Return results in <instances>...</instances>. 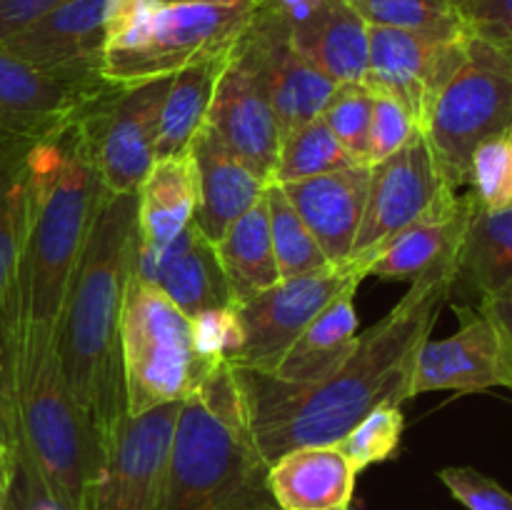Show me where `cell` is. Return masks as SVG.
Returning <instances> with one entry per match:
<instances>
[{
    "label": "cell",
    "instance_id": "30bf717a",
    "mask_svg": "<svg viewBox=\"0 0 512 510\" xmlns=\"http://www.w3.org/2000/svg\"><path fill=\"white\" fill-rule=\"evenodd\" d=\"M458 203L460 195L440 175L428 138L423 130H415L403 148L370 165L368 200L355 235L353 258H365L370 268V255L400 230L425 215L453 210Z\"/></svg>",
    "mask_w": 512,
    "mask_h": 510
},
{
    "label": "cell",
    "instance_id": "f6af8a7d",
    "mask_svg": "<svg viewBox=\"0 0 512 510\" xmlns=\"http://www.w3.org/2000/svg\"><path fill=\"white\" fill-rule=\"evenodd\" d=\"M15 473V450L0 443V488H10Z\"/></svg>",
    "mask_w": 512,
    "mask_h": 510
},
{
    "label": "cell",
    "instance_id": "4316f807",
    "mask_svg": "<svg viewBox=\"0 0 512 510\" xmlns=\"http://www.w3.org/2000/svg\"><path fill=\"white\" fill-rule=\"evenodd\" d=\"M470 195V193H468ZM473 200V195H470ZM512 288V208L483 210L473 200L468 230L458 260L453 293L468 298L503 293Z\"/></svg>",
    "mask_w": 512,
    "mask_h": 510
},
{
    "label": "cell",
    "instance_id": "836d02e7",
    "mask_svg": "<svg viewBox=\"0 0 512 510\" xmlns=\"http://www.w3.org/2000/svg\"><path fill=\"white\" fill-rule=\"evenodd\" d=\"M405 418L400 405H380L373 413L365 415L343 440H338V450L345 455L355 475L363 473L370 465L385 463L395 458L403 440Z\"/></svg>",
    "mask_w": 512,
    "mask_h": 510
},
{
    "label": "cell",
    "instance_id": "ffe728a7",
    "mask_svg": "<svg viewBox=\"0 0 512 510\" xmlns=\"http://www.w3.org/2000/svg\"><path fill=\"white\" fill-rule=\"evenodd\" d=\"M145 283L158 285L190 320L208 310L235 305L213 240L193 223L148 265H133Z\"/></svg>",
    "mask_w": 512,
    "mask_h": 510
},
{
    "label": "cell",
    "instance_id": "d6986e66",
    "mask_svg": "<svg viewBox=\"0 0 512 510\" xmlns=\"http://www.w3.org/2000/svg\"><path fill=\"white\" fill-rule=\"evenodd\" d=\"M368 185L370 165H350L283 185L285 195L318 240L330 265H343L353 258L355 235L363 223L368 200Z\"/></svg>",
    "mask_w": 512,
    "mask_h": 510
},
{
    "label": "cell",
    "instance_id": "4fadbf2b",
    "mask_svg": "<svg viewBox=\"0 0 512 510\" xmlns=\"http://www.w3.org/2000/svg\"><path fill=\"white\" fill-rule=\"evenodd\" d=\"M170 78L113 88L83 115L95 168L108 193H138L155 163V138Z\"/></svg>",
    "mask_w": 512,
    "mask_h": 510
},
{
    "label": "cell",
    "instance_id": "484cf974",
    "mask_svg": "<svg viewBox=\"0 0 512 510\" xmlns=\"http://www.w3.org/2000/svg\"><path fill=\"white\" fill-rule=\"evenodd\" d=\"M355 290L358 285H348L338 298L330 300L268 375L288 383H315L333 373L358 343Z\"/></svg>",
    "mask_w": 512,
    "mask_h": 510
},
{
    "label": "cell",
    "instance_id": "9c48e42d",
    "mask_svg": "<svg viewBox=\"0 0 512 510\" xmlns=\"http://www.w3.org/2000/svg\"><path fill=\"white\" fill-rule=\"evenodd\" d=\"M363 278H368V260L350 258L343 265H328L300 278L280 280L248 303L238 305L243 345L230 365L273 373L310 320L348 285H360Z\"/></svg>",
    "mask_w": 512,
    "mask_h": 510
},
{
    "label": "cell",
    "instance_id": "6da1fadb",
    "mask_svg": "<svg viewBox=\"0 0 512 510\" xmlns=\"http://www.w3.org/2000/svg\"><path fill=\"white\" fill-rule=\"evenodd\" d=\"M458 260L460 255L443 260L410 280L403 300L358 335L353 353L315 383L233 368L265 463L303 445H335L375 408L410 398L415 360L453 295Z\"/></svg>",
    "mask_w": 512,
    "mask_h": 510
},
{
    "label": "cell",
    "instance_id": "8fae6325",
    "mask_svg": "<svg viewBox=\"0 0 512 510\" xmlns=\"http://www.w3.org/2000/svg\"><path fill=\"white\" fill-rule=\"evenodd\" d=\"M183 400L125 415L105 445L83 510H158Z\"/></svg>",
    "mask_w": 512,
    "mask_h": 510
},
{
    "label": "cell",
    "instance_id": "5b68a950",
    "mask_svg": "<svg viewBox=\"0 0 512 510\" xmlns=\"http://www.w3.org/2000/svg\"><path fill=\"white\" fill-rule=\"evenodd\" d=\"M3 358L15 410V455L28 460L65 508L83 510L103 455L63 380L55 330L18 318L13 305Z\"/></svg>",
    "mask_w": 512,
    "mask_h": 510
},
{
    "label": "cell",
    "instance_id": "d4e9b609",
    "mask_svg": "<svg viewBox=\"0 0 512 510\" xmlns=\"http://www.w3.org/2000/svg\"><path fill=\"white\" fill-rule=\"evenodd\" d=\"M470 195H460L453 210L425 215L415 220L395 238H390L375 255H370L368 275L388 280H415L425 270L435 268L448 258H458L468 230Z\"/></svg>",
    "mask_w": 512,
    "mask_h": 510
},
{
    "label": "cell",
    "instance_id": "f1b7e54d",
    "mask_svg": "<svg viewBox=\"0 0 512 510\" xmlns=\"http://www.w3.org/2000/svg\"><path fill=\"white\" fill-rule=\"evenodd\" d=\"M230 58H233V50L218 55V58L188 65L173 75L163 108H160L155 160L170 158L188 148L193 135L205 123L210 100H213L220 75L228 68Z\"/></svg>",
    "mask_w": 512,
    "mask_h": 510
},
{
    "label": "cell",
    "instance_id": "7dc6e473",
    "mask_svg": "<svg viewBox=\"0 0 512 510\" xmlns=\"http://www.w3.org/2000/svg\"><path fill=\"white\" fill-rule=\"evenodd\" d=\"M345 510H358V508H353V505H350V508H345Z\"/></svg>",
    "mask_w": 512,
    "mask_h": 510
},
{
    "label": "cell",
    "instance_id": "ba28073f",
    "mask_svg": "<svg viewBox=\"0 0 512 510\" xmlns=\"http://www.w3.org/2000/svg\"><path fill=\"white\" fill-rule=\"evenodd\" d=\"M440 175L458 193L485 140L512 133V65L470 35L468 58L433 100L423 128Z\"/></svg>",
    "mask_w": 512,
    "mask_h": 510
},
{
    "label": "cell",
    "instance_id": "83f0119b",
    "mask_svg": "<svg viewBox=\"0 0 512 510\" xmlns=\"http://www.w3.org/2000/svg\"><path fill=\"white\" fill-rule=\"evenodd\" d=\"M215 253L223 265L235 305L248 303L258 293L280 283L265 200L255 203L243 218L225 230L223 238L215 243Z\"/></svg>",
    "mask_w": 512,
    "mask_h": 510
},
{
    "label": "cell",
    "instance_id": "277c9868",
    "mask_svg": "<svg viewBox=\"0 0 512 510\" xmlns=\"http://www.w3.org/2000/svg\"><path fill=\"white\" fill-rule=\"evenodd\" d=\"M248 425L233 365L183 400L158 510H280Z\"/></svg>",
    "mask_w": 512,
    "mask_h": 510
},
{
    "label": "cell",
    "instance_id": "60d3db41",
    "mask_svg": "<svg viewBox=\"0 0 512 510\" xmlns=\"http://www.w3.org/2000/svg\"><path fill=\"white\" fill-rule=\"evenodd\" d=\"M8 510H68L38 478L30 463L15 455V473L8 493Z\"/></svg>",
    "mask_w": 512,
    "mask_h": 510
},
{
    "label": "cell",
    "instance_id": "ee69618b",
    "mask_svg": "<svg viewBox=\"0 0 512 510\" xmlns=\"http://www.w3.org/2000/svg\"><path fill=\"white\" fill-rule=\"evenodd\" d=\"M478 308L500 325V330L512 345V288L503 290V293L485 295V298L478 300Z\"/></svg>",
    "mask_w": 512,
    "mask_h": 510
},
{
    "label": "cell",
    "instance_id": "f546056e",
    "mask_svg": "<svg viewBox=\"0 0 512 510\" xmlns=\"http://www.w3.org/2000/svg\"><path fill=\"white\" fill-rule=\"evenodd\" d=\"M28 153L30 150H0V335L13 315L28 223Z\"/></svg>",
    "mask_w": 512,
    "mask_h": 510
},
{
    "label": "cell",
    "instance_id": "7a4b0ae2",
    "mask_svg": "<svg viewBox=\"0 0 512 510\" xmlns=\"http://www.w3.org/2000/svg\"><path fill=\"white\" fill-rule=\"evenodd\" d=\"M135 250L138 193L103 188L55 328L63 380L100 455L128 415L120 310Z\"/></svg>",
    "mask_w": 512,
    "mask_h": 510
},
{
    "label": "cell",
    "instance_id": "ab89813d",
    "mask_svg": "<svg viewBox=\"0 0 512 510\" xmlns=\"http://www.w3.org/2000/svg\"><path fill=\"white\" fill-rule=\"evenodd\" d=\"M445 488L465 510H512V493L498 480L468 465H453L438 473Z\"/></svg>",
    "mask_w": 512,
    "mask_h": 510
},
{
    "label": "cell",
    "instance_id": "52a82bcc",
    "mask_svg": "<svg viewBox=\"0 0 512 510\" xmlns=\"http://www.w3.org/2000/svg\"><path fill=\"white\" fill-rule=\"evenodd\" d=\"M120 355L128 415L190 398L218 368L200 358L188 315L135 270L120 310Z\"/></svg>",
    "mask_w": 512,
    "mask_h": 510
},
{
    "label": "cell",
    "instance_id": "7c38bea8",
    "mask_svg": "<svg viewBox=\"0 0 512 510\" xmlns=\"http://www.w3.org/2000/svg\"><path fill=\"white\" fill-rule=\"evenodd\" d=\"M113 85L38 68L0 45V150H30L53 140Z\"/></svg>",
    "mask_w": 512,
    "mask_h": 510
},
{
    "label": "cell",
    "instance_id": "cb8c5ba5",
    "mask_svg": "<svg viewBox=\"0 0 512 510\" xmlns=\"http://www.w3.org/2000/svg\"><path fill=\"white\" fill-rule=\"evenodd\" d=\"M290 43L335 83H363L368 70V23L345 0H320L303 23L290 28Z\"/></svg>",
    "mask_w": 512,
    "mask_h": 510
},
{
    "label": "cell",
    "instance_id": "c3c4849f",
    "mask_svg": "<svg viewBox=\"0 0 512 510\" xmlns=\"http://www.w3.org/2000/svg\"><path fill=\"white\" fill-rule=\"evenodd\" d=\"M455 3H458V0H455Z\"/></svg>",
    "mask_w": 512,
    "mask_h": 510
},
{
    "label": "cell",
    "instance_id": "5bb4252c",
    "mask_svg": "<svg viewBox=\"0 0 512 510\" xmlns=\"http://www.w3.org/2000/svg\"><path fill=\"white\" fill-rule=\"evenodd\" d=\"M468 45L470 33L443 38L368 25V70L363 83L373 93L393 95L423 130L433 100L468 58Z\"/></svg>",
    "mask_w": 512,
    "mask_h": 510
},
{
    "label": "cell",
    "instance_id": "b9f144b4",
    "mask_svg": "<svg viewBox=\"0 0 512 510\" xmlns=\"http://www.w3.org/2000/svg\"><path fill=\"white\" fill-rule=\"evenodd\" d=\"M65 0H0V43Z\"/></svg>",
    "mask_w": 512,
    "mask_h": 510
},
{
    "label": "cell",
    "instance_id": "603a6c76",
    "mask_svg": "<svg viewBox=\"0 0 512 510\" xmlns=\"http://www.w3.org/2000/svg\"><path fill=\"white\" fill-rule=\"evenodd\" d=\"M355 470L338 445H303L275 458L268 485L280 510H345L353 505Z\"/></svg>",
    "mask_w": 512,
    "mask_h": 510
},
{
    "label": "cell",
    "instance_id": "9a60e30c",
    "mask_svg": "<svg viewBox=\"0 0 512 510\" xmlns=\"http://www.w3.org/2000/svg\"><path fill=\"white\" fill-rule=\"evenodd\" d=\"M233 55L263 83L283 135L320 118L338 88L335 80L320 73L293 48L290 23L268 0H263Z\"/></svg>",
    "mask_w": 512,
    "mask_h": 510
},
{
    "label": "cell",
    "instance_id": "1f68e13d",
    "mask_svg": "<svg viewBox=\"0 0 512 510\" xmlns=\"http://www.w3.org/2000/svg\"><path fill=\"white\" fill-rule=\"evenodd\" d=\"M358 165L348 155V150L340 145L333 130L325 125L323 118H315L300 128L283 135L275 160L273 180L270 183L288 185L298 180L315 178V175L333 173V170Z\"/></svg>",
    "mask_w": 512,
    "mask_h": 510
},
{
    "label": "cell",
    "instance_id": "e0dca14e",
    "mask_svg": "<svg viewBox=\"0 0 512 510\" xmlns=\"http://www.w3.org/2000/svg\"><path fill=\"white\" fill-rule=\"evenodd\" d=\"M205 125L250 173L265 183L273 180L283 130L263 83L235 55L220 75Z\"/></svg>",
    "mask_w": 512,
    "mask_h": 510
},
{
    "label": "cell",
    "instance_id": "2e32d148",
    "mask_svg": "<svg viewBox=\"0 0 512 510\" xmlns=\"http://www.w3.org/2000/svg\"><path fill=\"white\" fill-rule=\"evenodd\" d=\"M460 328L443 340H425L415 360L410 398L433 390L485 393L512 390V345L478 305H455Z\"/></svg>",
    "mask_w": 512,
    "mask_h": 510
},
{
    "label": "cell",
    "instance_id": "ac0fdd59",
    "mask_svg": "<svg viewBox=\"0 0 512 510\" xmlns=\"http://www.w3.org/2000/svg\"><path fill=\"white\" fill-rule=\"evenodd\" d=\"M108 5L110 0H65L0 45L38 68L75 78H103L100 58Z\"/></svg>",
    "mask_w": 512,
    "mask_h": 510
},
{
    "label": "cell",
    "instance_id": "7bdbcfd3",
    "mask_svg": "<svg viewBox=\"0 0 512 510\" xmlns=\"http://www.w3.org/2000/svg\"><path fill=\"white\" fill-rule=\"evenodd\" d=\"M0 443L15 450L18 438H15V410L13 398H10V383H8V370H5L3 350H0Z\"/></svg>",
    "mask_w": 512,
    "mask_h": 510
},
{
    "label": "cell",
    "instance_id": "e575fe53",
    "mask_svg": "<svg viewBox=\"0 0 512 510\" xmlns=\"http://www.w3.org/2000/svg\"><path fill=\"white\" fill-rule=\"evenodd\" d=\"M373 115V93L365 83H340L325 103L320 118L358 165H370L368 133Z\"/></svg>",
    "mask_w": 512,
    "mask_h": 510
},
{
    "label": "cell",
    "instance_id": "44dd1931",
    "mask_svg": "<svg viewBox=\"0 0 512 510\" xmlns=\"http://www.w3.org/2000/svg\"><path fill=\"white\" fill-rule=\"evenodd\" d=\"M198 168L190 148L155 160L138 188V250L133 265H148L193 223Z\"/></svg>",
    "mask_w": 512,
    "mask_h": 510
},
{
    "label": "cell",
    "instance_id": "f35d334b",
    "mask_svg": "<svg viewBox=\"0 0 512 510\" xmlns=\"http://www.w3.org/2000/svg\"><path fill=\"white\" fill-rule=\"evenodd\" d=\"M458 8L468 33L512 65V0H460Z\"/></svg>",
    "mask_w": 512,
    "mask_h": 510
},
{
    "label": "cell",
    "instance_id": "bcb514c9",
    "mask_svg": "<svg viewBox=\"0 0 512 510\" xmlns=\"http://www.w3.org/2000/svg\"><path fill=\"white\" fill-rule=\"evenodd\" d=\"M8 493L10 488H0V510H8Z\"/></svg>",
    "mask_w": 512,
    "mask_h": 510
},
{
    "label": "cell",
    "instance_id": "74e56055",
    "mask_svg": "<svg viewBox=\"0 0 512 510\" xmlns=\"http://www.w3.org/2000/svg\"><path fill=\"white\" fill-rule=\"evenodd\" d=\"M373 93V90H370ZM420 130L415 125L413 115L393 98L385 93H373V115H370V133H368V160L370 165L380 163L395 150L403 148L410 138Z\"/></svg>",
    "mask_w": 512,
    "mask_h": 510
},
{
    "label": "cell",
    "instance_id": "7402d4cb",
    "mask_svg": "<svg viewBox=\"0 0 512 510\" xmlns=\"http://www.w3.org/2000/svg\"><path fill=\"white\" fill-rule=\"evenodd\" d=\"M188 148L198 168V208L193 220L205 238L218 243L235 220L263 200L268 183L250 173L205 123Z\"/></svg>",
    "mask_w": 512,
    "mask_h": 510
},
{
    "label": "cell",
    "instance_id": "3957f363",
    "mask_svg": "<svg viewBox=\"0 0 512 510\" xmlns=\"http://www.w3.org/2000/svg\"><path fill=\"white\" fill-rule=\"evenodd\" d=\"M83 115L28 153V223L15 315L48 330L58 328L70 278L103 195Z\"/></svg>",
    "mask_w": 512,
    "mask_h": 510
},
{
    "label": "cell",
    "instance_id": "d6a6232c",
    "mask_svg": "<svg viewBox=\"0 0 512 510\" xmlns=\"http://www.w3.org/2000/svg\"><path fill=\"white\" fill-rule=\"evenodd\" d=\"M368 25L415 30V33L453 35L468 33L455 0H345Z\"/></svg>",
    "mask_w": 512,
    "mask_h": 510
},
{
    "label": "cell",
    "instance_id": "8992f818",
    "mask_svg": "<svg viewBox=\"0 0 512 510\" xmlns=\"http://www.w3.org/2000/svg\"><path fill=\"white\" fill-rule=\"evenodd\" d=\"M263 0H110L100 75L113 88L170 78L230 53Z\"/></svg>",
    "mask_w": 512,
    "mask_h": 510
},
{
    "label": "cell",
    "instance_id": "d590c367",
    "mask_svg": "<svg viewBox=\"0 0 512 510\" xmlns=\"http://www.w3.org/2000/svg\"><path fill=\"white\" fill-rule=\"evenodd\" d=\"M468 188L483 210L512 208V133L485 140L475 150Z\"/></svg>",
    "mask_w": 512,
    "mask_h": 510
},
{
    "label": "cell",
    "instance_id": "4dcf8cb0",
    "mask_svg": "<svg viewBox=\"0 0 512 510\" xmlns=\"http://www.w3.org/2000/svg\"><path fill=\"white\" fill-rule=\"evenodd\" d=\"M265 210H268L270 240H273L275 263H278L280 280L300 278V275L315 273V270L328 268V258L320 250L318 240L303 223L298 210L285 195L283 185H265Z\"/></svg>",
    "mask_w": 512,
    "mask_h": 510
},
{
    "label": "cell",
    "instance_id": "681fc988",
    "mask_svg": "<svg viewBox=\"0 0 512 510\" xmlns=\"http://www.w3.org/2000/svg\"><path fill=\"white\" fill-rule=\"evenodd\" d=\"M458 3H460V0H458Z\"/></svg>",
    "mask_w": 512,
    "mask_h": 510
},
{
    "label": "cell",
    "instance_id": "8d00e7d4",
    "mask_svg": "<svg viewBox=\"0 0 512 510\" xmlns=\"http://www.w3.org/2000/svg\"><path fill=\"white\" fill-rule=\"evenodd\" d=\"M193 323L195 348L200 358L208 365L233 363L243 345V325H240L238 305H225V308L208 310L190 320Z\"/></svg>",
    "mask_w": 512,
    "mask_h": 510
}]
</instances>
